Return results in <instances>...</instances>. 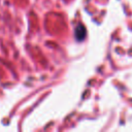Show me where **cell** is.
I'll return each instance as SVG.
<instances>
[{"label": "cell", "instance_id": "cell-1", "mask_svg": "<svg viewBox=\"0 0 132 132\" xmlns=\"http://www.w3.org/2000/svg\"><path fill=\"white\" fill-rule=\"evenodd\" d=\"M86 33H87L86 28H85L82 25H78V26L75 28V38H76V40L80 41V40L85 39Z\"/></svg>", "mask_w": 132, "mask_h": 132}]
</instances>
